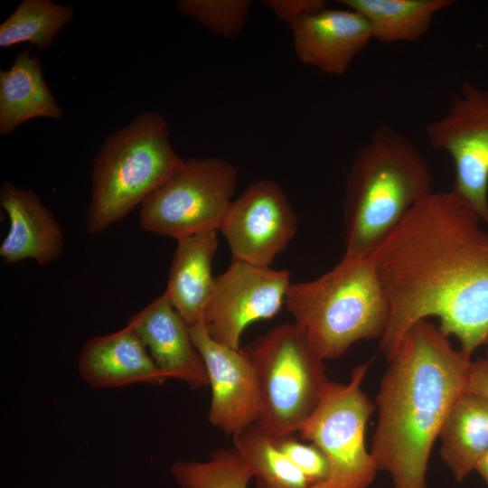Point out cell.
<instances>
[{"instance_id":"cell-1","label":"cell","mask_w":488,"mask_h":488,"mask_svg":"<svg viewBox=\"0 0 488 488\" xmlns=\"http://www.w3.org/2000/svg\"><path fill=\"white\" fill-rule=\"evenodd\" d=\"M450 191L432 192L371 255L389 305L380 350L389 361L407 331L436 317L471 355L488 343V231Z\"/></svg>"},{"instance_id":"cell-2","label":"cell","mask_w":488,"mask_h":488,"mask_svg":"<svg viewBox=\"0 0 488 488\" xmlns=\"http://www.w3.org/2000/svg\"><path fill=\"white\" fill-rule=\"evenodd\" d=\"M471 357L455 349L437 326L421 320L389 360L376 398L378 423L370 452L393 488H427L432 447L465 391Z\"/></svg>"},{"instance_id":"cell-3","label":"cell","mask_w":488,"mask_h":488,"mask_svg":"<svg viewBox=\"0 0 488 488\" xmlns=\"http://www.w3.org/2000/svg\"><path fill=\"white\" fill-rule=\"evenodd\" d=\"M432 192V174L423 155L395 127L379 126L357 150L347 176L344 255L371 256Z\"/></svg>"},{"instance_id":"cell-4","label":"cell","mask_w":488,"mask_h":488,"mask_svg":"<svg viewBox=\"0 0 488 488\" xmlns=\"http://www.w3.org/2000/svg\"><path fill=\"white\" fill-rule=\"evenodd\" d=\"M285 305L324 361L341 357L359 341L380 340L389 320L371 256L343 255L323 276L291 283Z\"/></svg>"},{"instance_id":"cell-5","label":"cell","mask_w":488,"mask_h":488,"mask_svg":"<svg viewBox=\"0 0 488 488\" xmlns=\"http://www.w3.org/2000/svg\"><path fill=\"white\" fill-rule=\"evenodd\" d=\"M174 151L165 117L139 113L108 135L93 159L86 224L97 234L127 216L184 164Z\"/></svg>"},{"instance_id":"cell-6","label":"cell","mask_w":488,"mask_h":488,"mask_svg":"<svg viewBox=\"0 0 488 488\" xmlns=\"http://www.w3.org/2000/svg\"><path fill=\"white\" fill-rule=\"evenodd\" d=\"M241 350L257 378V422L273 439L296 435L330 381L324 360L295 323L273 327Z\"/></svg>"},{"instance_id":"cell-7","label":"cell","mask_w":488,"mask_h":488,"mask_svg":"<svg viewBox=\"0 0 488 488\" xmlns=\"http://www.w3.org/2000/svg\"><path fill=\"white\" fill-rule=\"evenodd\" d=\"M371 361L354 367L347 383L329 381L297 435L318 446L329 463V475L309 488H369L378 467L365 446V429L376 406L361 385Z\"/></svg>"},{"instance_id":"cell-8","label":"cell","mask_w":488,"mask_h":488,"mask_svg":"<svg viewBox=\"0 0 488 488\" xmlns=\"http://www.w3.org/2000/svg\"><path fill=\"white\" fill-rule=\"evenodd\" d=\"M239 172L218 157L190 158L140 205L139 223L176 240L218 230L233 200Z\"/></svg>"},{"instance_id":"cell-9","label":"cell","mask_w":488,"mask_h":488,"mask_svg":"<svg viewBox=\"0 0 488 488\" xmlns=\"http://www.w3.org/2000/svg\"><path fill=\"white\" fill-rule=\"evenodd\" d=\"M426 135L453 160L451 192L488 224V90L464 81L448 112L429 123Z\"/></svg>"},{"instance_id":"cell-10","label":"cell","mask_w":488,"mask_h":488,"mask_svg":"<svg viewBox=\"0 0 488 488\" xmlns=\"http://www.w3.org/2000/svg\"><path fill=\"white\" fill-rule=\"evenodd\" d=\"M292 282L290 271L273 269L232 258L214 277L202 323L217 343L239 350L240 337L250 324L273 318L285 304Z\"/></svg>"},{"instance_id":"cell-11","label":"cell","mask_w":488,"mask_h":488,"mask_svg":"<svg viewBox=\"0 0 488 488\" xmlns=\"http://www.w3.org/2000/svg\"><path fill=\"white\" fill-rule=\"evenodd\" d=\"M297 219L283 189L261 179L249 184L227 209L219 227L232 258L269 267L291 242Z\"/></svg>"},{"instance_id":"cell-12","label":"cell","mask_w":488,"mask_h":488,"mask_svg":"<svg viewBox=\"0 0 488 488\" xmlns=\"http://www.w3.org/2000/svg\"><path fill=\"white\" fill-rule=\"evenodd\" d=\"M201 354L211 390L208 420L227 435L257 422L259 393L253 366L245 352L214 341L202 321L189 326Z\"/></svg>"},{"instance_id":"cell-13","label":"cell","mask_w":488,"mask_h":488,"mask_svg":"<svg viewBox=\"0 0 488 488\" xmlns=\"http://www.w3.org/2000/svg\"><path fill=\"white\" fill-rule=\"evenodd\" d=\"M299 61L343 76L372 39L368 21L350 8L324 7L289 26Z\"/></svg>"},{"instance_id":"cell-14","label":"cell","mask_w":488,"mask_h":488,"mask_svg":"<svg viewBox=\"0 0 488 488\" xmlns=\"http://www.w3.org/2000/svg\"><path fill=\"white\" fill-rule=\"evenodd\" d=\"M127 324L168 379L182 380L192 389L209 385L207 370L189 325L164 293L135 314Z\"/></svg>"},{"instance_id":"cell-15","label":"cell","mask_w":488,"mask_h":488,"mask_svg":"<svg viewBox=\"0 0 488 488\" xmlns=\"http://www.w3.org/2000/svg\"><path fill=\"white\" fill-rule=\"evenodd\" d=\"M0 205L9 220L8 231L0 245L5 264L33 259L45 265L61 257L62 230L34 192L5 182L0 188Z\"/></svg>"},{"instance_id":"cell-16","label":"cell","mask_w":488,"mask_h":488,"mask_svg":"<svg viewBox=\"0 0 488 488\" xmlns=\"http://www.w3.org/2000/svg\"><path fill=\"white\" fill-rule=\"evenodd\" d=\"M78 370L81 380L97 389L162 385L168 380L127 324L114 333L89 339L81 348Z\"/></svg>"},{"instance_id":"cell-17","label":"cell","mask_w":488,"mask_h":488,"mask_svg":"<svg viewBox=\"0 0 488 488\" xmlns=\"http://www.w3.org/2000/svg\"><path fill=\"white\" fill-rule=\"evenodd\" d=\"M176 241L164 294L185 323L192 326L202 321L212 290L215 277L212 263L218 249V230Z\"/></svg>"},{"instance_id":"cell-18","label":"cell","mask_w":488,"mask_h":488,"mask_svg":"<svg viewBox=\"0 0 488 488\" xmlns=\"http://www.w3.org/2000/svg\"><path fill=\"white\" fill-rule=\"evenodd\" d=\"M62 115V108L44 80L41 61L30 49L19 52L9 69L0 70L2 136L31 119L59 120Z\"/></svg>"},{"instance_id":"cell-19","label":"cell","mask_w":488,"mask_h":488,"mask_svg":"<svg viewBox=\"0 0 488 488\" xmlns=\"http://www.w3.org/2000/svg\"><path fill=\"white\" fill-rule=\"evenodd\" d=\"M440 455L454 478L461 482L488 450V397L464 392L442 427Z\"/></svg>"},{"instance_id":"cell-20","label":"cell","mask_w":488,"mask_h":488,"mask_svg":"<svg viewBox=\"0 0 488 488\" xmlns=\"http://www.w3.org/2000/svg\"><path fill=\"white\" fill-rule=\"evenodd\" d=\"M369 23L372 39L383 43L412 42L430 29L435 15L453 0H340Z\"/></svg>"},{"instance_id":"cell-21","label":"cell","mask_w":488,"mask_h":488,"mask_svg":"<svg viewBox=\"0 0 488 488\" xmlns=\"http://www.w3.org/2000/svg\"><path fill=\"white\" fill-rule=\"evenodd\" d=\"M232 439L252 470L257 488H309L302 472L258 422L236 431Z\"/></svg>"},{"instance_id":"cell-22","label":"cell","mask_w":488,"mask_h":488,"mask_svg":"<svg viewBox=\"0 0 488 488\" xmlns=\"http://www.w3.org/2000/svg\"><path fill=\"white\" fill-rule=\"evenodd\" d=\"M75 16V10L52 0H23L0 24V48L28 42L50 49L55 38Z\"/></svg>"},{"instance_id":"cell-23","label":"cell","mask_w":488,"mask_h":488,"mask_svg":"<svg viewBox=\"0 0 488 488\" xmlns=\"http://www.w3.org/2000/svg\"><path fill=\"white\" fill-rule=\"evenodd\" d=\"M170 472L182 488H247L253 478L249 464L234 446L215 449L204 462L177 460Z\"/></svg>"},{"instance_id":"cell-24","label":"cell","mask_w":488,"mask_h":488,"mask_svg":"<svg viewBox=\"0 0 488 488\" xmlns=\"http://www.w3.org/2000/svg\"><path fill=\"white\" fill-rule=\"evenodd\" d=\"M249 0H178L179 14L191 17L212 33L235 39L242 32L251 7Z\"/></svg>"},{"instance_id":"cell-25","label":"cell","mask_w":488,"mask_h":488,"mask_svg":"<svg viewBox=\"0 0 488 488\" xmlns=\"http://www.w3.org/2000/svg\"><path fill=\"white\" fill-rule=\"evenodd\" d=\"M273 441L302 472L309 487L322 483L327 479L330 471L329 463L318 446L314 444L306 445L299 442L296 435L273 439Z\"/></svg>"},{"instance_id":"cell-26","label":"cell","mask_w":488,"mask_h":488,"mask_svg":"<svg viewBox=\"0 0 488 488\" xmlns=\"http://www.w3.org/2000/svg\"><path fill=\"white\" fill-rule=\"evenodd\" d=\"M261 3L288 26L327 6L324 0H263Z\"/></svg>"},{"instance_id":"cell-27","label":"cell","mask_w":488,"mask_h":488,"mask_svg":"<svg viewBox=\"0 0 488 488\" xmlns=\"http://www.w3.org/2000/svg\"><path fill=\"white\" fill-rule=\"evenodd\" d=\"M465 392L488 397V362L484 358L473 361Z\"/></svg>"},{"instance_id":"cell-28","label":"cell","mask_w":488,"mask_h":488,"mask_svg":"<svg viewBox=\"0 0 488 488\" xmlns=\"http://www.w3.org/2000/svg\"><path fill=\"white\" fill-rule=\"evenodd\" d=\"M474 471H476L481 475V477L488 486V450L479 460Z\"/></svg>"},{"instance_id":"cell-29","label":"cell","mask_w":488,"mask_h":488,"mask_svg":"<svg viewBox=\"0 0 488 488\" xmlns=\"http://www.w3.org/2000/svg\"><path fill=\"white\" fill-rule=\"evenodd\" d=\"M486 344H487V348H486V351H485L484 360L488 362V343Z\"/></svg>"}]
</instances>
